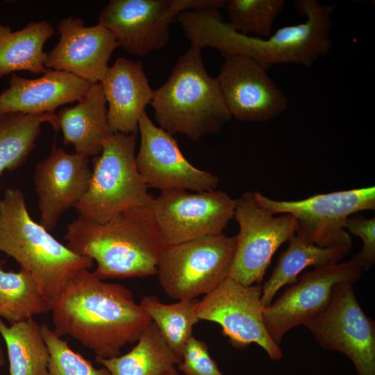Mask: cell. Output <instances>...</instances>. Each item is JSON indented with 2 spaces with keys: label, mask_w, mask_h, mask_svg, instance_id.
<instances>
[{
  "label": "cell",
  "mask_w": 375,
  "mask_h": 375,
  "mask_svg": "<svg viewBox=\"0 0 375 375\" xmlns=\"http://www.w3.org/2000/svg\"><path fill=\"white\" fill-rule=\"evenodd\" d=\"M296 6L306 20L282 27L266 38L235 31L223 20L217 9L183 11L176 19L192 46L212 47L222 56H245L267 70L283 64L310 67L331 48V17L335 6L316 0L298 1Z\"/></svg>",
  "instance_id": "obj_1"
},
{
  "label": "cell",
  "mask_w": 375,
  "mask_h": 375,
  "mask_svg": "<svg viewBox=\"0 0 375 375\" xmlns=\"http://www.w3.org/2000/svg\"><path fill=\"white\" fill-rule=\"evenodd\" d=\"M51 311L58 336L70 335L104 358L119 356L151 322L128 288L105 282L89 269L71 278Z\"/></svg>",
  "instance_id": "obj_2"
},
{
  "label": "cell",
  "mask_w": 375,
  "mask_h": 375,
  "mask_svg": "<svg viewBox=\"0 0 375 375\" xmlns=\"http://www.w3.org/2000/svg\"><path fill=\"white\" fill-rule=\"evenodd\" d=\"M65 240L73 252L97 262L93 273L103 280L156 274L165 247L151 206L128 208L104 223L78 215Z\"/></svg>",
  "instance_id": "obj_3"
},
{
  "label": "cell",
  "mask_w": 375,
  "mask_h": 375,
  "mask_svg": "<svg viewBox=\"0 0 375 375\" xmlns=\"http://www.w3.org/2000/svg\"><path fill=\"white\" fill-rule=\"evenodd\" d=\"M0 251L13 258L20 269L34 278L51 304L77 272L89 269L93 263L35 222L18 188L7 189L0 201Z\"/></svg>",
  "instance_id": "obj_4"
},
{
  "label": "cell",
  "mask_w": 375,
  "mask_h": 375,
  "mask_svg": "<svg viewBox=\"0 0 375 375\" xmlns=\"http://www.w3.org/2000/svg\"><path fill=\"white\" fill-rule=\"evenodd\" d=\"M201 50L191 45L178 58L151 102L159 127L193 141L220 133L232 118L216 78L206 70Z\"/></svg>",
  "instance_id": "obj_5"
},
{
  "label": "cell",
  "mask_w": 375,
  "mask_h": 375,
  "mask_svg": "<svg viewBox=\"0 0 375 375\" xmlns=\"http://www.w3.org/2000/svg\"><path fill=\"white\" fill-rule=\"evenodd\" d=\"M136 134L112 133L106 138L101 153L92 160L88 188L74 206L80 216L104 223L133 206H151L135 162Z\"/></svg>",
  "instance_id": "obj_6"
},
{
  "label": "cell",
  "mask_w": 375,
  "mask_h": 375,
  "mask_svg": "<svg viewBox=\"0 0 375 375\" xmlns=\"http://www.w3.org/2000/svg\"><path fill=\"white\" fill-rule=\"evenodd\" d=\"M236 236L211 235L165 246L157 264L159 283L171 298L207 294L228 277Z\"/></svg>",
  "instance_id": "obj_7"
},
{
  "label": "cell",
  "mask_w": 375,
  "mask_h": 375,
  "mask_svg": "<svg viewBox=\"0 0 375 375\" xmlns=\"http://www.w3.org/2000/svg\"><path fill=\"white\" fill-rule=\"evenodd\" d=\"M258 206L271 213L290 214L297 220L295 235L322 247H352L344 228L347 219L362 210L375 209V188L319 194L298 201H280L253 192Z\"/></svg>",
  "instance_id": "obj_8"
},
{
  "label": "cell",
  "mask_w": 375,
  "mask_h": 375,
  "mask_svg": "<svg viewBox=\"0 0 375 375\" xmlns=\"http://www.w3.org/2000/svg\"><path fill=\"white\" fill-rule=\"evenodd\" d=\"M225 0H110L99 12V24L108 28L128 53L144 56L164 48L177 15L186 10L219 9Z\"/></svg>",
  "instance_id": "obj_9"
},
{
  "label": "cell",
  "mask_w": 375,
  "mask_h": 375,
  "mask_svg": "<svg viewBox=\"0 0 375 375\" xmlns=\"http://www.w3.org/2000/svg\"><path fill=\"white\" fill-rule=\"evenodd\" d=\"M262 292L260 283L245 286L228 277L198 301L197 314L200 320L219 324L233 347L242 349L256 344L277 361L283 353L265 327Z\"/></svg>",
  "instance_id": "obj_10"
},
{
  "label": "cell",
  "mask_w": 375,
  "mask_h": 375,
  "mask_svg": "<svg viewBox=\"0 0 375 375\" xmlns=\"http://www.w3.org/2000/svg\"><path fill=\"white\" fill-rule=\"evenodd\" d=\"M234 217L239 233L228 277L245 286L260 283L276 251L295 235L297 220L290 214L275 216L260 207L253 192L236 199Z\"/></svg>",
  "instance_id": "obj_11"
},
{
  "label": "cell",
  "mask_w": 375,
  "mask_h": 375,
  "mask_svg": "<svg viewBox=\"0 0 375 375\" xmlns=\"http://www.w3.org/2000/svg\"><path fill=\"white\" fill-rule=\"evenodd\" d=\"M353 285H338L327 307L304 326L322 348L345 355L357 375H375V323L358 303Z\"/></svg>",
  "instance_id": "obj_12"
},
{
  "label": "cell",
  "mask_w": 375,
  "mask_h": 375,
  "mask_svg": "<svg viewBox=\"0 0 375 375\" xmlns=\"http://www.w3.org/2000/svg\"><path fill=\"white\" fill-rule=\"evenodd\" d=\"M236 199L226 192L162 191L153 198L152 212L165 246L223 233L234 217Z\"/></svg>",
  "instance_id": "obj_13"
},
{
  "label": "cell",
  "mask_w": 375,
  "mask_h": 375,
  "mask_svg": "<svg viewBox=\"0 0 375 375\" xmlns=\"http://www.w3.org/2000/svg\"><path fill=\"white\" fill-rule=\"evenodd\" d=\"M363 270L357 261L350 260L314 269L303 274L264 309L267 331L278 345L292 328L306 322L329 304L336 287L356 283Z\"/></svg>",
  "instance_id": "obj_14"
},
{
  "label": "cell",
  "mask_w": 375,
  "mask_h": 375,
  "mask_svg": "<svg viewBox=\"0 0 375 375\" xmlns=\"http://www.w3.org/2000/svg\"><path fill=\"white\" fill-rule=\"evenodd\" d=\"M140 145L135 156L138 170L147 186L162 191L215 190L219 178L210 172L195 167L183 156L177 141L155 125L147 112L138 124Z\"/></svg>",
  "instance_id": "obj_15"
},
{
  "label": "cell",
  "mask_w": 375,
  "mask_h": 375,
  "mask_svg": "<svg viewBox=\"0 0 375 375\" xmlns=\"http://www.w3.org/2000/svg\"><path fill=\"white\" fill-rule=\"evenodd\" d=\"M216 77L232 117L249 122L269 121L282 114L288 98L255 60L242 55L223 56Z\"/></svg>",
  "instance_id": "obj_16"
},
{
  "label": "cell",
  "mask_w": 375,
  "mask_h": 375,
  "mask_svg": "<svg viewBox=\"0 0 375 375\" xmlns=\"http://www.w3.org/2000/svg\"><path fill=\"white\" fill-rule=\"evenodd\" d=\"M57 30L60 38L47 52L45 67L100 83L113 51L119 46L114 34L99 23L85 26L82 19L72 16L61 19Z\"/></svg>",
  "instance_id": "obj_17"
},
{
  "label": "cell",
  "mask_w": 375,
  "mask_h": 375,
  "mask_svg": "<svg viewBox=\"0 0 375 375\" xmlns=\"http://www.w3.org/2000/svg\"><path fill=\"white\" fill-rule=\"evenodd\" d=\"M92 174L88 157L67 153L54 144L50 154L35 167L39 224L48 231L53 229L60 215L84 196Z\"/></svg>",
  "instance_id": "obj_18"
},
{
  "label": "cell",
  "mask_w": 375,
  "mask_h": 375,
  "mask_svg": "<svg viewBox=\"0 0 375 375\" xmlns=\"http://www.w3.org/2000/svg\"><path fill=\"white\" fill-rule=\"evenodd\" d=\"M91 84L70 73L51 69L34 79L12 73L9 86L0 93V115L53 113L58 106L80 100Z\"/></svg>",
  "instance_id": "obj_19"
},
{
  "label": "cell",
  "mask_w": 375,
  "mask_h": 375,
  "mask_svg": "<svg viewBox=\"0 0 375 375\" xmlns=\"http://www.w3.org/2000/svg\"><path fill=\"white\" fill-rule=\"evenodd\" d=\"M100 83L108 104L111 133L136 134L139 120L154 94L142 63L119 57L109 67Z\"/></svg>",
  "instance_id": "obj_20"
},
{
  "label": "cell",
  "mask_w": 375,
  "mask_h": 375,
  "mask_svg": "<svg viewBox=\"0 0 375 375\" xmlns=\"http://www.w3.org/2000/svg\"><path fill=\"white\" fill-rule=\"evenodd\" d=\"M77 102L74 106L60 109L57 115L63 143L72 144L76 153L88 158L97 156L102 151L104 140L112 134L101 83H92Z\"/></svg>",
  "instance_id": "obj_21"
},
{
  "label": "cell",
  "mask_w": 375,
  "mask_h": 375,
  "mask_svg": "<svg viewBox=\"0 0 375 375\" xmlns=\"http://www.w3.org/2000/svg\"><path fill=\"white\" fill-rule=\"evenodd\" d=\"M54 33L46 20L28 23L15 31L0 24V77L17 71L44 74L47 52L43 47Z\"/></svg>",
  "instance_id": "obj_22"
},
{
  "label": "cell",
  "mask_w": 375,
  "mask_h": 375,
  "mask_svg": "<svg viewBox=\"0 0 375 375\" xmlns=\"http://www.w3.org/2000/svg\"><path fill=\"white\" fill-rule=\"evenodd\" d=\"M288 248L280 255L268 280L262 285V303L269 305L278 291L292 284L299 274L308 267L314 269L330 266L347 256L351 249L344 247H322L293 235Z\"/></svg>",
  "instance_id": "obj_23"
},
{
  "label": "cell",
  "mask_w": 375,
  "mask_h": 375,
  "mask_svg": "<svg viewBox=\"0 0 375 375\" xmlns=\"http://www.w3.org/2000/svg\"><path fill=\"white\" fill-rule=\"evenodd\" d=\"M95 360L111 375H159L181 362L152 321L127 353Z\"/></svg>",
  "instance_id": "obj_24"
},
{
  "label": "cell",
  "mask_w": 375,
  "mask_h": 375,
  "mask_svg": "<svg viewBox=\"0 0 375 375\" xmlns=\"http://www.w3.org/2000/svg\"><path fill=\"white\" fill-rule=\"evenodd\" d=\"M0 335L6 343L10 375H48L49 351L35 320L7 326L0 318Z\"/></svg>",
  "instance_id": "obj_25"
},
{
  "label": "cell",
  "mask_w": 375,
  "mask_h": 375,
  "mask_svg": "<svg viewBox=\"0 0 375 375\" xmlns=\"http://www.w3.org/2000/svg\"><path fill=\"white\" fill-rule=\"evenodd\" d=\"M59 130L57 115H25L19 112L0 115V174L22 165L35 147L43 123Z\"/></svg>",
  "instance_id": "obj_26"
},
{
  "label": "cell",
  "mask_w": 375,
  "mask_h": 375,
  "mask_svg": "<svg viewBox=\"0 0 375 375\" xmlns=\"http://www.w3.org/2000/svg\"><path fill=\"white\" fill-rule=\"evenodd\" d=\"M51 306L29 274L22 269L6 272L0 266V318L10 325L49 312Z\"/></svg>",
  "instance_id": "obj_27"
},
{
  "label": "cell",
  "mask_w": 375,
  "mask_h": 375,
  "mask_svg": "<svg viewBox=\"0 0 375 375\" xmlns=\"http://www.w3.org/2000/svg\"><path fill=\"white\" fill-rule=\"evenodd\" d=\"M198 301L196 299H182L165 304L155 296H146L140 303L181 360L187 342L193 336V326L200 320L197 314Z\"/></svg>",
  "instance_id": "obj_28"
},
{
  "label": "cell",
  "mask_w": 375,
  "mask_h": 375,
  "mask_svg": "<svg viewBox=\"0 0 375 375\" xmlns=\"http://www.w3.org/2000/svg\"><path fill=\"white\" fill-rule=\"evenodd\" d=\"M285 4V0L226 1L227 23L242 34L266 38L272 35L274 21Z\"/></svg>",
  "instance_id": "obj_29"
},
{
  "label": "cell",
  "mask_w": 375,
  "mask_h": 375,
  "mask_svg": "<svg viewBox=\"0 0 375 375\" xmlns=\"http://www.w3.org/2000/svg\"><path fill=\"white\" fill-rule=\"evenodd\" d=\"M41 332L49 351L48 375H111L105 367L95 368L72 350L49 326L41 325Z\"/></svg>",
  "instance_id": "obj_30"
},
{
  "label": "cell",
  "mask_w": 375,
  "mask_h": 375,
  "mask_svg": "<svg viewBox=\"0 0 375 375\" xmlns=\"http://www.w3.org/2000/svg\"><path fill=\"white\" fill-rule=\"evenodd\" d=\"M344 228L349 235L362 239V249L351 258L363 271H367L375 262V217L365 218L358 212L354 213L347 219Z\"/></svg>",
  "instance_id": "obj_31"
},
{
  "label": "cell",
  "mask_w": 375,
  "mask_h": 375,
  "mask_svg": "<svg viewBox=\"0 0 375 375\" xmlns=\"http://www.w3.org/2000/svg\"><path fill=\"white\" fill-rule=\"evenodd\" d=\"M178 367L185 375H225L211 358L207 344L194 336L187 342Z\"/></svg>",
  "instance_id": "obj_32"
},
{
  "label": "cell",
  "mask_w": 375,
  "mask_h": 375,
  "mask_svg": "<svg viewBox=\"0 0 375 375\" xmlns=\"http://www.w3.org/2000/svg\"><path fill=\"white\" fill-rule=\"evenodd\" d=\"M159 375H181V374H179L177 370L176 369L175 367H173L170 369H168L162 373H161Z\"/></svg>",
  "instance_id": "obj_33"
},
{
  "label": "cell",
  "mask_w": 375,
  "mask_h": 375,
  "mask_svg": "<svg viewBox=\"0 0 375 375\" xmlns=\"http://www.w3.org/2000/svg\"><path fill=\"white\" fill-rule=\"evenodd\" d=\"M4 364H5V356H4L3 349L1 346L0 345V369L4 365Z\"/></svg>",
  "instance_id": "obj_34"
}]
</instances>
